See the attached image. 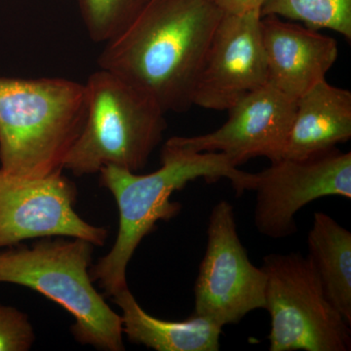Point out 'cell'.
<instances>
[{
  "label": "cell",
  "instance_id": "6da1fadb",
  "mask_svg": "<svg viewBox=\"0 0 351 351\" xmlns=\"http://www.w3.org/2000/svg\"><path fill=\"white\" fill-rule=\"evenodd\" d=\"M223 15L211 0H149L128 29L105 44L99 68L142 90L165 113L188 112Z\"/></svg>",
  "mask_w": 351,
  "mask_h": 351
},
{
  "label": "cell",
  "instance_id": "7a4b0ae2",
  "mask_svg": "<svg viewBox=\"0 0 351 351\" xmlns=\"http://www.w3.org/2000/svg\"><path fill=\"white\" fill-rule=\"evenodd\" d=\"M161 167L147 175L107 166L99 172L100 184L107 189L119 208V226L112 250L90 269L92 280L105 295L113 297L128 287L127 267L142 240L154 232L159 221H168L182 210L171 196L189 182L228 179L237 195L252 191L255 174L239 170L221 152H193L176 145L171 138L160 154Z\"/></svg>",
  "mask_w": 351,
  "mask_h": 351
},
{
  "label": "cell",
  "instance_id": "3957f363",
  "mask_svg": "<svg viewBox=\"0 0 351 351\" xmlns=\"http://www.w3.org/2000/svg\"><path fill=\"white\" fill-rule=\"evenodd\" d=\"M87 115L85 84L59 77H0V170L62 173Z\"/></svg>",
  "mask_w": 351,
  "mask_h": 351
},
{
  "label": "cell",
  "instance_id": "277c9868",
  "mask_svg": "<svg viewBox=\"0 0 351 351\" xmlns=\"http://www.w3.org/2000/svg\"><path fill=\"white\" fill-rule=\"evenodd\" d=\"M95 245L75 237H46L32 247L0 252V283L32 289L75 317L71 334L82 345L123 351L121 315L96 290L90 276Z\"/></svg>",
  "mask_w": 351,
  "mask_h": 351
},
{
  "label": "cell",
  "instance_id": "5b68a950",
  "mask_svg": "<svg viewBox=\"0 0 351 351\" xmlns=\"http://www.w3.org/2000/svg\"><path fill=\"white\" fill-rule=\"evenodd\" d=\"M87 115L64 170L75 177L114 166L137 173L145 167L167 128L156 101L120 76L100 69L85 83Z\"/></svg>",
  "mask_w": 351,
  "mask_h": 351
},
{
  "label": "cell",
  "instance_id": "8992f818",
  "mask_svg": "<svg viewBox=\"0 0 351 351\" xmlns=\"http://www.w3.org/2000/svg\"><path fill=\"white\" fill-rule=\"evenodd\" d=\"M263 262L269 350L350 351V325L328 300L307 256L269 254Z\"/></svg>",
  "mask_w": 351,
  "mask_h": 351
},
{
  "label": "cell",
  "instance_id": "52a82bcc",
  "mask_svg": "<svg viewBox=\"0 0 351 351\" xmlns=\"http://www.w3.org/2000/svg\"><path fill=\"white\" fill-rule=\"evenodd\" d=\"M267 274L249 258L241 243L232 205L217 203L210 214L207 246L195 285V313L219 326L239 323L265 308Z\"/></svg>",
  "mask_w": 351,
  "mask_h": 351
},
{
  "label": "cell",
  "instance_id": "ba28073f",
  "mask_svg": "<svg viewBox=\"0 0 351 351\" xmlns=\"http://www.w3.org/2000/svg\"><path fill=\"white\" fill-rule=\"evenodd\" d=\"M254 225L271 239L297 232L298 211L326 196L351 199V152L338 149L295 160L281 158L255 174Z\"/></svg>",
  "mask_w": 351,
  "mask_h": 351
},
{
  "label": "cell",
  "instance_id": "9c48e42d",
  "mask_svg": "<svg viewBox=\"0 0 351 351\" xmlns=\"http://www.w3.org/2000/svg\"><path fill=\"white\" fill-rule=\"evenodd\" d=\"M76 199L75 182L63 172L25 178L0 170V248L56 237L82 239L103 246L107 228L91 225L76 213Z\"/></svg>",
  "mask_w": 351,
  "mask_h": 351
},
{
  "label": "cell",
  "instance_id": "30bf717a",
  "mask_svg": "<svg viewBox=\"0 0 351 351\" xmlns=\"http://www.w3.org/2000/svg\"><path fill=\"white\" fill-rule=\"evenodd\" d=\"M261 19V10L223 13L196 83L193 106L228 110L267 84Z\"/></svg>",
  "mask_w": 351,
  "mask_h": 351
},
{
  "label": "cell",
  "instance_id": "8fae6325",
  "mask_svg": "<svg viewBox=\"0 0 351 351\" xmlns=\"http://www.w3.org/2000/svg\"><path fill=\"white\" fill-rule=\"evenodd\" d=\"M295 106V99L267 83L228 108V120L216 131L170 138L186 151L221 152L237 167L258 156L274 162L281 158Z\"/></svg>",
  "mask_w": 351,
  "mask_h": 351
},
{
  "label": "cell",
  "instance_id": "7c38bea8",
  "mask_svg": "<svg viewBox=\"0 0 351 351\" xmlns=\"http://www.w3.org/2000/svg\"><path fill=\"white\" fill-rule=\"evenodd\" d=\"M267 83L298 99L326 80L339 57L336 39L269 15L261 19Z\"/></svg>",
  "mask_w": 351,
  "mask_h": 351
},
{
  "label": "cell",
  "instance_id": "4fadbf2b",
  "mask_svg": "<svg viewBox=\"0 0 351 351\" xmlns=\"http://www.w3.org/2000/svg\"><path fill=\"white\" fill-rule=\"evenodd\" d=\"M350 138L351 92L325 80L298 99L281 158L319 156Z\"/></svg>",
  "mask_w": 351,
  "mask_h": 351
},
{
  "label": "cell",
  "instance_id": "5bb4252c",
  "mask_svg": "<svg viewBox=\"0 0 351 351\" xmlns=\"http://www.w3.org/2000/svg\"><path fill=\"white\" fill-rule=\"evenodd\" d=\"M121 309L122 329L129 341L156 351H218L223 327L193 313L184 321L158 319L145 313L127 287L113 295Z\"/></svg>",
  "mask_w": 351,
  "mask_h": 351
},
{
  "label": "cell",
  "instance_id": "9a60e30c",
  "mask_svg": "<svg viewBox=\"0 0 351 351\" xmlns=\"http://www.w3.org/2000/svg\"><path fill=\"white\" fill-rule=\"evenodd\" d=\"M307 258L328 300L351 325V233L323 212L313 215L307 235Z\"/></svg>",
  "mask_w": 351,
  "mask_h": 351
},
{
  "label": "cell",
  "instance_id": "2e32d148",
  "mask_svg": "<svg viewBox=\"0 0 351 351\" xmlns=\"http://www.w3.org/2000/svg\"><path fill=\"white\" fill-rule=\"evenodd\" d=\"M274 15L304 23L309 29H327L351 40V0H267L261 16Z\"/></svg>",
  "mask_w": 351,
  "mask_h": 351
},
{
  "label": "cell",
  "instance_id": "e0dca14e",
  "mask_svg": "<svg viewBox=\"0 0 351 351\" xmlns=\"http://www.w3.org/2000/svg\"><path fill=\"white\" fill-rule=\"evenodd\" d=\"M149 0H78L89 38L108 43L128 29Z\"/></svg>",
  "mask_w": 351,
  "mask_h": 351
},
{
  "label": "cell",
  "instance_id": "ac0fdd59",
  "mask_svg": "<svg viewBox=\"0 0 351 351\" xmlns=\"http://www.w3.org/2000/svg\"><path fill=\"white\" fill-rule=\"evenodd\" d=\"M36 341L29 316L16 307L0 304V351H27Z\"/></svg>",
  "mask_w": 351,
  "mask_h": 351
},
{
  "label": "cell",
  "instance_id": "d6986e66",
  "mask_svg": "<svg viewBox=\"0 0 351 351\" xmlns=\"http://www.w3.org/2000/svg\"><path fill=\"white\" fill-rule=\"evenodd\" d=\"M223 13L242 14L261 10L267 0H211Z\"/></svg>",
  "mask_w": 351,
  "mask_h": 351
}]
</instances>
